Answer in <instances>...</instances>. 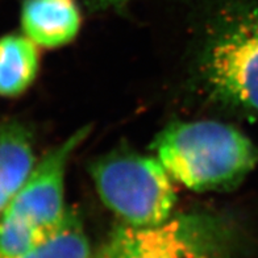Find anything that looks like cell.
<instances>
[{
  "instance_id": "3",
  "label": "cell",
  "mask_w": 258,
  "mask_h": 258,
  "mask_svg": "<svg viewBox=\"0 0 258 258\" xmlns=\"http://www.w3.org/2000/svg\"><path fill=\"white\" fill-rule=\"evenodd\" d=\"M236 242V228L228 219L188 212L149 227H116L98 258H232Z\"/></svg>"
},
{
  "instance_id": "11",
  "label": "cell",
  "mask_w": 258,
  "mask_h": 258,
  "mask_svg": "<svg viewBox=\"0 0 258 258\" xmlns=\"http://www.w3.org/2000/svg\"><path fill=\"white\" fill-rule=\"evenodd\" d=\"M90 4L96 10L108 11L112 10L116 12H121L126 7L129 0H89Z\"/></svg>"
},
{
  "instance_id": "12",
  "label": "cell",
  "mask_w": 258,
  "mask_h": 258,
  "mask_svg": "<svg viewBox=\"0 0 258 258\" xmlns=\"http://www.w3.org/2000/svg\"><path fill=\"white\" fill-rule=\"evenodd\" d=\"M0 258H6V257H4V255H2V254H0Z\"/></svg>"
},
{
  "instance_id": "4",
  "label": "cell",
  "mask_w": 258,
  "mask_h": 258,
  "mask_svg": "<svg viewBox=\"0 0 258 258\" xmlns=\"http://www.w3.org/2000/svg\"><path fill=\"white\" fill-rule=\"evenodd\" d=\"M90 174L103 203L124 224L149 227L173 214L177 194L157 157L116 149L91 162Z\"/></svg>"
},
{
  "instance_id": "6",
  "label": "cell",
  "mask_w": 258,
  "mask_h": 258,
  "mask_svg": "<svg viewBox=\"0 0 258 258\" xmlns=\"http://www.w3.org/2000/svg\"><path fill=\"white\" fill-rule=\"evenodd\" d=\"M77 0H24L21 28L37 46L59 48L72 42L81 29Z\"/></svg>"
},
{
  "instance_id": "7",
  "label": "cell",
  "mask_w": 258,
  "mask_h": 258,
  "mask_svg": "<svg viewBox=\"0 0 258 258\" xmlns=\"http://www.w3.org/2000/svg\"><path fill=\"white\" fill-rule=\"evenodd\" d=\"M36 163L33 140L27 126L16 120L0 119V214Z\"/></svg>"
},
{
  "instance_id": "10",
  "label": "cell",
  "mask_w": 258,
  "mask_h": 258,
  "mask_svg": "<svg viewBox=\"0 0 258 258\" xmlns=\"http://www.w3.org/2000/svg\"><path fill=\"white\" fill-rule=\"evenodd\" d=\"M48 234L19 216L8 212L0 214V254L6 258L27 254L37 248Z\"/></svg>"
},
{
  "instance_id": "1",
  "label": "cell",
  "mask_w": 258,
  "mask_h": 258,
  "mask_svg": "<svg viewBox=\"0 0 258 258\" xmlns=\"http://www.w3.org/2000/svg\"><path fill=\"white\" fill-rule=\"evenodd\" d=\"M192 73L206 102L258 116V0H206Z\"/></svg>"
},
{
  "instance_id": "5",
  "label": "cell",
  "mask_w": 258,
  "mask_h": 258,
  "mask_svg": "<svg viewBox=\"0 0 258 258\" xmlns=\"http://www.w3.org/2000/svg\"><path fill=\"white\" fill-rule=\"evenodd\" d=\"M90 132L91 126H83L49 150L34 165L29 177L3 212L24 219L48 233L54 231L68 214L64 208V175L68 163Z\"/></svg>"
},
{
  "instance_id": "9",
  "label": "cell",
  "mask_w": 258,
  "mask_h": 258,
  "mask_svg": "<svg viewBox=\"0 0 258 258\" xmlns=\"http://www.w3.org/2000/svg\"><path fill=\"white\" fill-rule=\"evenodd\" d=\"M17 258H91V249L79 219L68 211L37 248Z\"/></svg>"
},
{
  "instance_id": "2",
  "label": "cell",
  "mask_w": 258,
  "mask_h": 258,
  "mask_svg": "<svg viewBox=\"0 0 258 258\" xmlns=\"http://www.w3.org/2000/svg\"><path fill=\"white\" fill-rule=\"evenodd\" d=\"M152 149L171 179L198 192L233 190L258 165V145L216 120L171 122Z\"/></svg>"
},
{
  "instance_id": "8",
  "label": "cell",
  "mask_w": 258,
  "mask_h": 258,
  "mask_svg": "<svg viewBox=\"0 0 258 258\" xmlns=\"http://www.w3.org/2000/svg\"><path fill=\"white\" fill-rule=\"evenodd\" d=\"M40 55L37 45L25 34L0 38V96L20 95L37 77Z\"/></svg>"
}]
</instances>
